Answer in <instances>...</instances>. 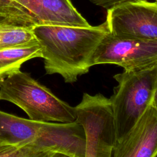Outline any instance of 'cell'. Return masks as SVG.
I'll return each mask as SVG.
<instances>
[{
    "instance_id": "5bb4252c",
    "label": "cell",
    "mask_w": 157,
    "mask_h": 157,
    "mask_svg": "<svg viewBox=\"0 0 157 157\" xmlns=\"http://www.w3.org/2000/svg\"><path fill=\"white\" fill-rule=\"evenodd\" d=\"M151 104L157 110V88L153 94Z\"/></svg>"
},
{
    "instance_id": "3957f363",
    "label": "cell",
    "mask_w": 157,
    "mask_h": 157,
    "mask_svg": "<svg viewBox=\"0 0 157 157\" xmlns=\"http://www.w3.org/2000/svg\"><path fill=\"white\" fill-rule=\"evenodd\" d=\"M109 98L114 114L117 141L124 137L151 104L157 88V66L139 71H124Z\"/></svg>"
},
{
    "instance_id": "52a82bcc",
    "label": "cell",
    "mask_w": 157,
    "mask_h": 157,
    "mask_svg": "<svg viewBox=\"0 0 157 157\" xmlns=\"http://www.w3.org/2000/svg\"><path fill=\"white\" fill-rule=\"evenodd\" d=\"M91 64H115L127 71L152 68L157 66V40L121 38L109 33L96 48Z\"/></svg>"
},
{
    "instance_id": "6da1fadb",
    "label": "cell",
    "mask_w": 157,
    "mask_h": 157,
    "mask_svg": "<svg viewBox=\"0 0 157 157\" xmlns=\"http://www.w3.org/2000/svg\"><path fill=\"white\" fill-rule=\"evenodd\" d=\"M33 31L41 49L47 74H58L73 83L92 66L93 53L110 33L107 21L87 27L38 25Z\"/></svg>"
},
{
    "instance_id": "7c38bea8",
    "label": "cell",
    "mask_w": 157,
    "mask_h": 157,
    "mask_svg": "<svg viewBox=\"0 0 157 157\" xmlns=\"http://www.w3.org/2000/svg\"><path fill=\"white\" fill-rule=\"evenodd\" d=\"M33 28L9 21L0 17V49L36 40Z\"/></svg>"
},
{
    "instance_id": "7a4b0ae2",
    "label": "cell",
    "mask_w": 157,
    "mask_h": 157,
    "mask_svg": "<svg viewBox=\"0 0 157 157\" xmlns=\"http://www.w3.org/2000/svg\"><path fill=\"white\" fill-rule=\"evenodd\" d=\"M0 101L15 104L34 121L70 123L76 119L75 107L20 70L0 82Z\"/></svg>"
},
{
    "instance_id": "8992f818",
    "label": "cell",
    "mask_w": 157,
    "mask_h": 157,
    "mask_svg": "<svg viewBox=\"0 0 157 157\" xmlns=\"http://www.w3.org/2000/svg\"><path fill=\"white\" fill-rule=\"evenodd\" d=\"M86 139L83 127L70 123L42 121L37 137L20 147L13 146V157H85Z\"/></svg>"
},
{
    "instance_id": "9c48e42d",
    "label": "cell",
    "mask_w": 157,
    "mask_h": 157,
    "mask_svg": "<svg viewBox=\"0 0 157 157\" xmlns=\"http://www.w3.org/2000/svg\"><path fill=\"white\" fill-rule=\"evenodd\" d=\"M114 157L157 156V110L150 104L129 131L117 142Z\"/></svg>"
},
{
    "instance_id": "ba28073f",
    "label": "cell",
    "mask_w": 157,
    "mask_h": 157,
    "mask_svg": "<svg viewBox=\"0 0 157 157\" xmlns=\"http://www.w3.org/2000/svg\"><path fill=\"white\" fill-rule=\"evenodd\" d=\"M110 33L116 37L157 40V2L132 0L107 9Z\"/></svg>"
},
{
    "instance_id": "30bf717a",
    "label": "cell",
    "mask_w": 157,
    "mask_h": 157,
    "mask_svg": "<svg viewBox=\"0 0 157 157\" xmlns=\"http://www.w3.org/2000/svg\"><path fill=\"white\" fill-rule=\"evenodd\" d=\"M42 122L0 110V145L20 147L31 142L37 137Z\"/></svg>"
},
{
    "instance_id": "9a60e30c",
    "label": "cell",
    "mask_w": 157,
    "mask_h": 157,
    "mask_svg": "<svg viewBox=\"0 0 157 157\" xmlns=\"http://www.w3.org/2000/svg\"><path fill=\"white\" fill-rule=\"evenodd\" d=\"M155 1H156V2H157V0H155Z\"/></svg>"
},
{
    "instance_id": "5b68a950",
    "label": "cell",
    "mask_w": 157,
    "mask_h": 157,
    "mask_svg": "<svg viewBox=\"0 0 157 157\" xmlns=\"http://www.w3.org/2000/svg\"><path fill=\"white\" fill-rule=\"evenodd\" d=\"M0 17L18 25L87 27L71 0H0Z\"/></svg>"
},
{
    "instance_id": "8fae6325",
    "label": "cell",
    "mask_w": 157,
    "mask_h": 157,
    "mask_svg": "<svg viewBox=\"0 0 157 157\" xmlns=\"http://www.w3.org/2000/svg\"><path fill=\"white\" fill-rule=\"evenodd\" d=\"M42 58L37 40L13 47L0 49V82L7 77L20 70L26 61Z\"/></svg>"
},
{
    "instance_id": "4fadbf2b",
    "label": "cell",
    "mask_w": 157,
    "mask_h": 157,
    "mask_svg": "<svg viewBox=\"0 0 157 157\" xmlns=\"http://www.w3.org/2000/svg\"><path fill=\"white\" fill-rule=\"evenodd\" d=\"M89 1L93 4H94V5L108 9L118 4L129 1H132V0H89Z\"/></svg>"
},
{
    "instance_id": "277c9868",
    "label": "cell",
    "mask_w": 157,
    "mask_h": 157,
    "mask_svg": "<svg viewBox=\"0 0 157 157\" xmlns=\"http://www.w3.org/2000/svg\"><path fill=\"white\" fill-rule=\"evenodd\" d=\"M75 121L83 128L85 157H110L117 141L114 114L109 98L84 93L75 107Z\"/></svg>"
}]
</instances>
